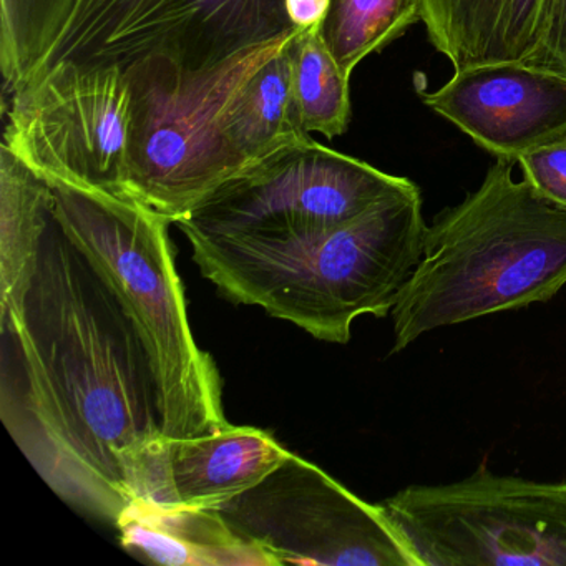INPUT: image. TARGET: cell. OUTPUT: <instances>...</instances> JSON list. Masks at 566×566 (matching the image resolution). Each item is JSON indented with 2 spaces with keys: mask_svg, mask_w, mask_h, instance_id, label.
<instances>
[{
  "mask_svg": "<svg viewBox=\"0 0 566 566\" xmlns=\"http://www.w3.org/2000/svg\"><path fill=\"white\" fill-rule=\"evenodd\" d=\"M0 336L12 440L64 502L115 525L132 463L164 436L160 387L137 321L55 213Z\"/></svg>",
  "mask_w": 566,
  "mask_h": 566,
  "instance_id": "obj_1",
  "label": "cell"
},
{
  "mask_svg": "<svg viewBox=\"0 0 566 566\" xmlns=\"http://www.w3.org/2000/svg\"><path fill=\"white\" fill-rule=\"evenodd\" d=\"M420 188L349 223L286 238H190L201 274L234 303L260 306L326 343L354 321L390 316L422 258Z\"/></svg>",
  "mask_w": 566,
  "mask_h": 566,
  "instance_id": "obj_2",
  "label": "cell"
},
{
  "mask_svg": "<svg viewBox=\"0 0 566 566\" xmlns=\"http://www.w3.org/2000/svg\"><path fill=\"white\" fill-rule=\"evenodd\" d=\"M515 165L496 160L476 190L427 227L422 258L390 311V354L440 327L546 303L565 290L566 210L516 180Z\"/></svg>",
  "mask_w": 566,
  "mask_h": 566,
  "instance_id": "obj_3",
  "label": "cell"
},
{
  "mask_svg": "<svg viewBox=\"0 0 566 566\" xmlns=\"http://www.w3.org/2000/svg\"><path fill=\"white\" fill-rule=\"evenodd\" d=\"M44 180L59 223L111 277L140 327L160 387L164 436L190 439L230 426L217 364L191 334L171 221L130 198Z\"/></svg>",
  "mask_w": 566,
  "mask_h": 566,
  "instance_id": "obj_4",
  "label": "cell"
},
{
  "mask_svg": "<svg viewBox=\"0 0 566 566\" xmlns=\"http://www.w3.org/2000/svg\"><path fill=\"white\" fill-rule=\"evenodd\" d=\"M294 32L201 71L158 59L125 71L132 91L125 198L177 223L247 170L228 142V107L248 75Z\"/></svg>",
  "mask_w": 566,
  "mask_h": 566,
  "instance_id": "obj_5",
  "label": "cell"
},
{
  "mask_svg": "<svg viewBox=\"0 0 566 566\" xmlns=\"http://www.w3.org/2000/svg\"><path fill=\"white\" fill-rule=\"evenodd\" d=\"M380 505L419 566H566V482L499 475L483 462Z\"/></svg>",
  "mask_w": 566,
  "mask_h": 566,
  "instance_id": "obj_6",
  "label": "cell"
},
{
  "mask_svg": "<svg viewBox=\"0 0 566 566\" xmlns=\"http://www.w3.org/2000/svg\"><path fill=\"white\" fill-rule=\"evenodd\" d=\"M293 31L284 0H74L34 74L64 62L125 72L154 59L201 71Z\"/></svg>",
  "mask_w": 566,
  "mask_h": 566,
  "instance_id": "obj_7",
  "label": "cell"
},
{
  "mask_svg": "<svg viewBox=\"0 0 566 566\" xmlns=\"http://www.w3.org/2000/svg\"><path fill=\"white\" fill-rule=\"evenodd\" d=\"M417 188L310 137L234 175L175 224L188 240L300 237L349 223Z\"/></svg>",
  "mask_w": 566,
  "mask_h": 566,
  "instance_id": "obj_8",
  "label": "cell"
},
{
  "mask_svg": "<svg viewBox=\"0 0 566 566\" xmlns=\"http://www.w3.org/2000/svg\"><path fill=\"white\" fill-rule=\"evenodd\" d=\"M214 510L276 566H419L380 503L294 453Z\"/></svg>",
  "mask_w": 566,
  "mask_h": 566,
  "instance_id": "obj_9",
  "label": "cell"
},
{
  "mask_svg": "<svg viewBox=\"0 0 566 566\" xmlns=\"http://www.w3.org/2000/svg\"><path fill=\"white\" fill-rule=\"evenodd\" d=\"M2 147L42 178L125 197L132 91L120 69L55 64L9 94Z\"/></svg>",
  "mask_w": 566,
  "mask_h": 566,
  "instance_id": "obj_10",
  "label": "cell"
},
{
  "mask_svg": "<svg viewBox=\"0 0 566 566\" xmlns=\"http://www.w3.org/2000/svg\"><path fill=\"white\" fill-rule=\"evenodd\" d=\"M430 111L496 160L566 140V75L525 62L453 71L449 82L423 92Z\"/></svg>",
  "mask_w": 566,
  "mask_h": 566,
  "instance_id": "obj_11",
  "label": "cell"
},
{
  "mask_svg": "<svg viewBox=\"0 0 566 566\" xmlns=\"http://www.w3.org/2000/svg\"><path fill=\"white\" fill-rule=\"evenodd\" d=\"M291 452L256 427L228 426L207 436H161L128 470L132 502L218 509L260 483Z\"/></svg>",
  "mask_w": 566,
  "mask_h": 566,
  "instance_id": "obj_12",
  "label": "cell"
},
{
  "mask_svg": "<svg viewBox=\"0 0 566 566\" xmlns=\"http://www.w3.org/2000/svg\"><path fill=\"white\" fill-rule=\"evenodd\" d=\"M125 549L170 566H276L238 535L214 509L164 506L134 500L118 516Z\"/></svg>",
  "mask_w": 566,
  "mask_h": 566,
  "instance_id": "obj_13",
  "label": "cell"
},
{
  "mask_svg": "<svg viewBox=\"0 0 566 566\" xmlns=\"http://www.w3.org/2000/svg\"><path fill=\"white\" fill-rule=\"evenodd\" d=\"M545 0H422L430 45L453 71L526 62L535 51Z\"/></svg>",
  "mask_w": 566,
  "mask_h": 566,
  "instance_id": "obj_14",
  "label": "cell"
},
{
  "mask_svg": "<svg viewBox=\"0 0 566 566\" xmlns=\"http://www.w3.org/2000/svg\"><path fill=\"white\" fill-rule=\"evenodd\" d=\"M291 34L240 85L227 114L231 150L250 168L263 158L306 140L293 104Z\"/></svg>",
  "mask_w": 566,
  "mask_h": 566,
  "instance_id": "obj_15",
  "label": "cell"
},
{
  "mask_svg": "<svg viewBox=\"0 0 566 566\" xmlns=\"http://www.w3.org/2000/svg\"><path fill=\"white\" fill-rule=\"evenodd\" d=\"M52 214L48 181L0 147V313L21 304Z\"/></svg>",
  "mask_w": 566,
  "mask_h": 566,
  "instance_id": "obj_16",
  "label": "cell"
},
{
  "mask_svg": "<svg viewBox=\"0 0 566 566\" xmlns=\"http://www.w3.org/2000/svg\"><path fill=\"white\" fill-rule=\"evenodd\" d=\"M422 22V0H331L319 28L324 44L344 74Z\"/></svg>",
  "mask_w": 566,
  "mask_h": 566,
  "instance_id": "obj_17",
  "label": "cell"
},
{
  "mask_svg": "<svg viewBox=\"0 0 566 566\" xmlns=\"http://www.w3.org/2000/svg\"><path fill=\"white\" fill-rule=\"evenodd\" d=\"M293 54V104L306 134L326 138L346 134L350 120L349 75L334 61L316 31H297Z\"/></svg>",
  "mask_w": 566,
  "mask_h": 566,
  "instance_id": "obj_18",
  "label": "cell"
},
{
  "mask_svg": "<svg viewBox=\"0 0 566 566\" xmlns=\"http://www.w3.org/2000/svg\"><path fill=\"white\" fill-rule=\"evenodd\" d=\"M74 0H0V69L18 91L44 61Z\"/></svg>",
  "mask_w": 566,
  "mask_h": 566,
  "instance_id": "obj_19",
  "label": "cell"
},
{
  "mask_svg": "<svg viewBox=\"0 0 566 566\" xmlns=\"http://www.w3.org/2000/svg\"><path fill=\"white\" fill-rule=\"evenodd\" d=\"M516 165L539 197L566 210V140L528 151Z\"/></svg>",
  "mask_w": 566,
  "mask_h": 566,
  "instance_id": "obj_20",
  "label": "cell"
},
{
  "mask_svg": "<svg viewBox=\"0 0 566 566\" xmlns=\"http://www.w3.org/2000/svg\"><path fill=\"white\" fill-rule=\"evenodd\" d=\"M525 64L566 75V0H545L535 51Z\"/></svg>",
  "mask_w": 566,
  "mask_h": 566,
  "instance_id": "obj_21",
  "label": "cell"
},
{
  "mask_svg": "<svg viewBox=\"0 0 566 566\" xmlns=\"http://www.w3.org/2000/svg\"><path fill=\"white\" fill-rule=\"evenodd\" d=\"M331 0H284L287 19L296 31H316L321 28Z\"/></svg>",
  "mask_w": 566,
  "mask_h": 566,
  "instance_id": "obj_22",
  "label": "cell"
}]
</instances>
